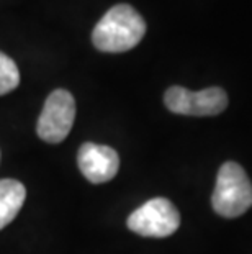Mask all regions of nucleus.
<instances>
[{
    "instance_id": "obj_1",
    "label": "nucleus",
    "mask_w": 252,
    "mask_h": 254,
    "mask_svg": "<svg viewBox=\"0 0 252 254\" xmlns=\"http://www.w3.org/2000/svg\"><path fill=\"white\" fill-rule=\"evenodd\" d=\"M146 35V21L131 5L111 7L95 25L92 41L103 53H125L133 50Z\"/></svg>"
},
{
    "instance_id": "obj_2",
    "label": "nucleus",
    "mask_w": 252,
    "mask_h": 254,
    "mask_svg": "<svg viewBox=\"0 0 252 254\" xmlns=\"http://www.w3.org/2000/svg\"><path fill=\"white\" fill-rule=\"evenodd\" d=\"M211 203L224 218L241 217L252 207V184L238 163L228 161L219 167Z\"/></svg>"
},
{
    "instance_id": "obj_3",
    "label": "nucleus",
    "mask_w": 252,
    "mask_h": 254,
    "mask_svg": "<svg viewBox=\"0 0 252 254\" xmlns=\"http://www.w3.org/2000/svg\"><path fill=\"white\" fill-rule=\"evenodd\" d=\"M128 228L148 238H165L180 226V213L167 198H152L135 210L126 221Z\"/></svg>"
},
{
    "instance_id": "obj_4",
    "label": "nucleus",
    "mask_w": 252,
    "mask_h": 254,
    "mask_svg": "<svg viewBox=\"0 0 252 254\" xmlns=\"http://www.w3.org/2000/svg\"><path fill=\"white\" fill-rule=\"evenodd\" d=\"M76 102L69 90L57 89L48 95L36 123V133L46 143H61L72 129Z\"/></svg>"
},
{
    "instance_id": "obj_5",
    "label": "nucleus",
    "mask_w": 252,
    "mask_h": 254,
    "mask_svg": "<svg viewBox=\"0 0 252 254\" xmlns=\"http://www.w3.org/2000/svg\"><path fill=\"white\" fill-rule=\"evenodd\" d=\"M165 107L179 115L211 117L226 110L228 95L221 87H208L200 92H192L180 85H172L165 90Z\"/></svg>"
},
{
    "instance_id": "obj_6",
    "label": "nucleus",
    "mask_w": 252,
    "mask_h": 254,
    "mask_svg": "<svg viewBox=\"0 0 252 254\" xmlns=\"http://www.w3.org/2000/svg\"><path fill=\"white\" fill-rule=\"evenodd\" d=\"M77 164L85 179L92 184L111 181L120 169V158L110 146L84 143L77 153Z\"/></svg>"
},
{
    "instance_id": "obj_7",
    "label": "nucleus",
    "mask_w": 252,
    "mask_h": 254,
    "mask_svg": "<svg viewBox=\"0 0 252 254\" xmlns=\"http://www.w3.org/2000/svg\"><path fill=\"white\" fill-rule=\"evenodd\" d=\"M26 198V189L15 179L0 181V230L12 223L23 207Z\"/></svg>"
},
{
    "instance_id": "obj_8",
    "label": "nucleus",
    "mask_w": 252,
    "mask_h": 254,
    "mask_svg": "<svg viewBox=\"0 0 252 254\" xmlns=\"http://www.w3.org/2000/svg\"><path fill=\"white\" fill-rule=\"evenodd\" d=\"M20 84V71L12 58L0 51V95H5Z\"/></svg>"
}]
</instances>
